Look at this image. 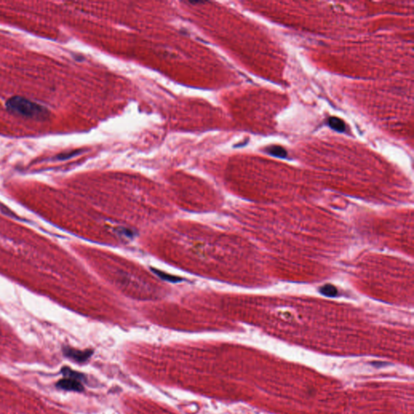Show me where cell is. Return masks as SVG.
Masks as SVG:
<instances>
[{"label": "cell", "instance_id": "1", "mask_svg": "<svg viewBox=\"0 0 414 414\" xmlns=\"http://www.w3.org/2000/svg\"><path fill=\"white\" fill-rule=\"evenodd\" d=\"M7 110L20 117L36 120H45L50 115L47 108L23 97H12L6 102Z\"/></svg>", "mask_w": 414, "mask_h": 414}, {"label": "cell", "instance_id": "2", "mask_svg": "<svg viewBox=\"0 0 414 414\" xmlns=\"http://www.w3.org/2000/svg\"><path fill=\"white\" fill-rule=\"evenodd\" d=\"M63 354L67 358L72 359L73 361L79 362V363H83L87 362L90 359V357L92 356V350H79V349H73L70 347H63Z\"/></svg>", "mask_w": 414, "mask_h": 414}, {"label": "cell", "instance_id": "3", "mask_svg": "<svg viewBox=\"0 0 414 414\" xmlns=\"http://www.w3.org/2000/svg\"><path fill=\"white\" fill-rule=\"evenodd\" d=\"M56 387L59 389L68 391V392L80 393V392L84 391V386L80 381L70 378H64L63 380H60L56 383Z\"/></svg>", "mask_w": 414, "mask_h": 414}, {"label": "cell", "instance_id": "4", "mask_svg": "<svg viewBox=\"0 0 414 414\" xmlns=\"http://www.w3.org/2000/svg\"><path fill=\"white\" fill-rule=\"evenodd\" d=\"M61 373L63 374L64 378H70L76 380L82 381L85 380V376L83 374L79 373L77 371H73L70 367L64 366L61 370Z\"/></svg>", "mask_w": 414, "mask_h": 414}, {"label": "cell", "instance_id": "5", "mask_svg": "<svg viewBox=\"0 0 414 414\" xmlns=\"http://www.w3.org/2000/svg\"><path fill=\"white\" fill-rule=\"evenodd\" d=\"M328 124H329L330 127L332 128L333 130H337V131H339V132H343L345 130V124L340 118H334V117L330 118L329 120H328Z\"/></svg>", "mask_w": 414, "mask_h": 414}, {"label": "cell", "instance_id": "6", "mask_svg": "<svg viewBox=\"0 0 414 414\" xmlns=\"http://www.w3.org/2000/svg\"><path fill=\"white\" fill-rule=\"evenodd\" d=\"M268 152H270V154L273 155L275 156L286 157L287 154V151L284 148L277 147V146L270 147V149L268 150Z\"/></svg>", "mask_w": 414, "mask_h": 414}, {"label": "cell", "instance_id": "7", "mask_svg": "<svg viewBox=\"0 0 414 414\" xmlns=\"http://www.w3.org/2000/svg\"><path fill=\"white\" fill-rule=\"evenodd\" d=\"M321 293L327 296H334L337 293V291L334 287H332L331 285H327L321 288Z\"/></svg>", "mask_w": 414, "mask_h": 414}, {"label": "cell", "instance_id": "8", "mask_svg": "<svg viewBox=\"0 0 414 414\" xmlns=\"http://www.w3.org/2000/svg\"><path fill=\"white\" fill-rule=\"evenodd\" d=\"M155 272L156 273L157 275H159V276H160L163 279L167 280V281H172V282H176L181 280L178 277H172V276H170V275H165V274H163L160 271L155 270Z\"/></svg>", "mask_w": 414, "mask_h": 414}]
</instances>
